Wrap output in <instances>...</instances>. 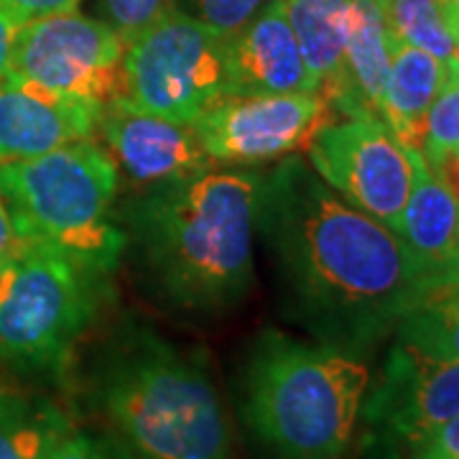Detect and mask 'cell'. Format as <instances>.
Wrapping results in <instances>:
<instances>
[{"mask_svg":"<svg viewBox=\"0 0 459 459\" xmlns=\"http://www.w3.org/2000/svg\"><path fill=\"white\" fill-rule=\"evenodd\" d=\"M444 13H446V23L452 33L457 36L459 41V0H444Z\"/></svg>","mask_w":459,"mask_h":459,"instance_id":"30","label":"cell"},{"mask_svg":"<svg viewBox=\"0 0 459 459\" xmlns=\"http://www.w3.org/2000/svg\"><path fill=\"white\" fill-rule=\"evenodd\" d=\"M117 186L113 159L92 141L0 164V197L18 235L56 247L98 273L113 271L128 246L113 217Z\"/></svg>","mask_w":459,"mask_h":459,"instance_id":"5","label":"cell"},{"mask_svg":"<svg viewBox=\"0 0 459 459\" xmlns=\"http://www.w3.org/2000/svg\"><path fill=\"white\" fill-rule=\"evenodd\" d=\"M258 235L289 314L316 342L360 358L395 334L424 281L394 230L347 204L301 159L263 179Z\"/></svg>","mask_w":459,"mask_h":459,"instance_id":"1","label":"cell"},{"mask_svg":"<svg viewBox=\"0 0 459 459\" xmlns=\"http://www.w3.org/2000/svg\"><path fill=\"white\" fill-rule=\"evenodd\" d=\"M80 0H16L13 16L23 26L33 18L54 16V13H66V11H77Z\"/></svg>","mask_w":459,"mask_h":459,"instance_id":"27","label":"cell"},{"mask_svg":"<svg viewBox=\"0 0 459 459\" xmlns=\"http://www.w3.org/2000/svg\"><path fill=\"white\" fill-rule=\"evenodd\" d=\"M90 395L138 459H232L228 416L202 355L148 327H123L100 350Z\"/></svg>","mask_w":459,"mask_h":459,"instance_id":"3","label":"cell"},{"mask_svg":"<svg viewBox=\"0 0 459 459\" xmlns=\"http://www.w3.org/2000/svg\"><path fill=\"white\" fill-rule=\"evenodd\" d=\"M459 416V360L398 342L368 380L358 434L365 459H406L434 429Z\"/></svg>","mask_w":459,"mask_h":459,"instance_id":"8","label":"cell"},{"mask_svg":"<svg viewBox=\"0 0 459 459\" xmlns=\"http://www.w3.org/2000/svg\"><path fill=\"white\" fill-rule=\"evenodd\" d=\"M23 246H26V240L16 232V225H13L11 212H8V204H5V199L0 197V258L8 261Z\"/></svg>","mask_w":459,"mask_h":459,"instance_id":"29","label":"cell"},{"mask_svg":"<svg viewBox=\"0 0 459 459\" xmlns=\"http://www.w3.org/2000/svg\"><path fill=\"white\" fill-rule=\"evenodd\" d=\"M102 108V102L8 80L0 87V164L90 141L100 128Z\"/></svg>","mask_w":459,"mask_h":459,"instance_id":"14","label":"cell"},{"mask_svg":"<svg viewBox=\"0 0 459 459\" xmlns=\"http://www.w3.org/2000/svg\"><path fill=\"white\" fill-rule=\"evenodd\" d=\"M228 95L225 36L174 8L126 41L115 98L192 126Z\"/></svg>","mask_w":459,"mask_h":459,"instance_id":"7","label":"cell"},{"mask_svg":"<svg viewBox=\"0 0 459 459\" xmlns=\"http://www.w3.org/2000/svg\"><path fill=\"white\" fill-rule=\"evenodd\" d=\"M409 153L413 181L395 235L429 279L459 268V197L429 169L421 151Z\"/></svg>","mask_w":459,"mask_h":459,"instance_id":"15","label":"cell"},{"mask_svg":"<svg viewBox=\"0 0 459 459\" xmlns=\"http://www.w3.org/2000/svg\"><path fill=\"white\" fill-rule=\"evenodd\" d=\"M395 340L439 360H459V268L421 281Z\"/></svg>","mask_w":459,"mask_h":459,"instance_id":"19","label":"cell"},{"mask_svg":"<svg viewBox=\"0 0 459 459\" xmlns=\"http://www.w3.org/2000/svg\"><path fill=\"white\" fill-rule=\"evenodd\" d=\"M0 265H3V258H0Z\"/></svg>","mask_w":459,"mask_h":459,"instance_id":"34","label":"cell"},{"mask_svg":"<svg viewBox=\"0 0 459 459\" xmlns=\"http://www.w3.org/2000/svg\"><path fill=\"white\" fill-rule=\"evenodd\" d=\"M268 0H177V8L204 21L210 29L230 36L243 29Z\"/></svg>","mask_w":459,"mask_h":459,"instance_id":"24","label":"cell"},{"mask_svg":"<svg viewBox=\"0 0 459 459\" xmlns=\"http://www.w3.org/2000/svg\"><path fill=\"white\" fill-rule=\"evenodd\" d=\"M18 29H21V23L16 21V16L5 5H0V87L11 80V54H13Z\"/></svg>","mask_w":459,"mask_h":459,"instance_id":"28","label":"cell"},{"mask_svg":"<svg viewBox=\"0 0 459 459\" xmlns=\"http://www.w3.org/2000/svg\"><path fill=\"white\" fill-rule=\"evenodd\" d=\"M446 69H449V74H452V77H457L459 80V44H457V51H455V56L449 59Z\"/></svg>","mask_w":459,"mask_h":459,"instance_id":"31","label":"cell"},{"mask_svg":"<svg viewBox=\"0 0 459 459\" xmlns=\"http://www.w3.org/2000/svg\"><path fill=\"white\" fill-rule=\"evenodd\" d=\"M316 90L332 100L342 74L352 0H281Z\"/></svg>","mask_w":459,"mask_h":459,"instance_id":"18","label":"cell"},{"mask_svg":"<svg viewBox=\"0 0 459 459\" xmlns=\"http://www.w3.org/2000/svg\"><path fill=\"white\" fill-rule=\"evenodd\" d=\"M0 5H5V8L13 13V8H16V0H0Z\"/></svg>","mask_w":459,"mask_h":459,"instance_id":"32","label":"cell"},{"mask_svg":"<svg viewBox=\"0 0 459 459\" xmlns=\"http://www.w3.org/2000/svg\"><path fill=\"white\" fill-rule=\"evenodd\" d=\"M421 156L427 164L444 159L459 161V80L452 74L429 110Z\"/></svg>","mask_w":459,"mask_h":459,"instance_id":"22","label":"cell"},{"mask_svg":"<svg viewBox=\"0 0 459 459\" xmlns=\"http://www.w3.org/2000/svg\"><path fill=\"white\" fill-rule=\"evenodd\" d=\"M177 0H102L108 23L123 36V41L148 29L153 21L174 11Z\"/></svg>","mask_w":459,"mask_h":459,"instance_id":"25","label":"cell"},{"mask_svg":"<svg viewBox=\"0 0 459 459\" xmlns=\"http://www.w3.org/2000/svg\"><path fill=\"white\" fill-rule=\"evenodd\" d=\"M377 3H383V5H388V0H377Z\"/></svg>","mask_w":459,"mask_h":459,"instance_id":"33","label":"cell"},{"mask_svg":"<svg viewBox=\"0 0 459 459\" xmlns=\"http://www.w3.org/2000/svg\"><path fill=\"white\" fill-rule=\"evenodd\" d=\"M309 166L334 195L395 232L413 181L409 148L377 115L334 117L307 146Z\"/></svg>","mask_w":459,"mask_h":459,"instance_id":"9","label":"cell"},{"mask_svg":"<svg viewBox=\"0 0 459 459\" xmlns=\"http://www.w3.org/2000/svg\"><path fill=\"white\" fill-rule=\"evenodd\" d=\"M446 77L449 69L442 59L394 39V56L377 117L394 131L403 148L421 151L429 110L442 92Z\"/></svg>","mask_w":459,"mask_h":459,"instance_id":"17","label":"cell"},{"mask_svg":"<svg viewBox=\"0 0 459 459\" xmlns=\"http://www.w3.org/2000/svg\"><path fill=\"white\" fill-rule=\"evenodd\" d=\"M98 131L117 174L143 192L197 179L214 166L192 126L135 110L117 98L105 102Z\"/></svg>","mask_w":459,"mask_h":459,"instance_id":"12","label":"cell"},{"mask_svg":"<svg viewBox=\"0 0 459 459\" xmlns=\"http://www.w3.org/2000/svg\"><path fill=\"white\" fill-rule=\"evenodd\" d=\"M100 276L41 243H26L0 265V362L59 373L98 312Z\"/></svg>","mask_w":459,"mask_h":459,"instance_id":"6","label":"cell"},{"mask_svg":"<svg viewBox=\"0 0 459 459\" xmlns=\"http://www.w3.org/2000/svg\"><path fill=\"white\" fill-rule=\"evenodd\" d=\"M123 49L110 23L80 11L33 18L16 33L11 80L105 105L117 92Z\"/></svg>","mask_w":459,"mask_h":459,"instance_id":"10","label":"cell"},{"mask_svg":"<svg viewBox=\"0 0 459 459\" xmlns=\"http://www.w3.org/2000/svg\"><path fill=\"white\" fill-rule=\"evenodd\" d=\"M385 11L395 39L449 65L459 41L446 23L444 0H388Z\"/></svg>","mask_w":459,"mask_h":459,"instance_id":"21","label":"cell"},{"mask_svg":"<svg viewBox=\"0 0 459 459\" xmlns=\"http://www.w3.org/2000/svg\"><path fill=\"white\" fill-rule=\"evenodd\" d=\"M368 380L360 355L265 329L243 370V419L271 459H347Z\"/></svg>","mask_w":459,"mask_h":459,"instance_id":"4","label":"cell"},{"mask_svg":"<svg viewBox=\"0 0 459 459\" xmlns=\"http://www.w3.org/2000/svg\"><path fill=\"white\" fill-rule=\"evenodd\" d=\"M228 95L319 92L281 0H268L243 29L225 36Z\"/></svg>","mask_w":459,"mask_h":459,"instance_id":"13","label":"cell"},{"mask_svg":"<svg viewBox=\"0 0 459 459\" xmlns=\"http://www.w3.org/2000/svg\"><path fill=\"white\" fill-rule=\"evenodd\" d=\"M394 31L388 11L377 0H352L350 31L344 44L342 74L329 105L337 117L377 115L383 87L394 56Z\"/></svg>","mask_w":459,"mask_h":459,"instance_id":"16","label":"cell"},{"mask_svg":"<svg viewBox=\"0 0 459 459\" xmlns=\"http://www.w3.org/2000/svg\"><path fill=\"white\" fill-rule=\"evenodd\" d=\"M337 113L322 92L225 95L192 123L214 164L253 166L309 146Z\"/></svg>","mask_w":459,"mask_h":459,"instance_id":"11","label":"cell"},{"mask_svg":"<svg viewBox=\"0 0 459 459\" xmlns=\"http://www.w3.org/2000/svg\"><path fill=\"white\" fill-rule=\"evenodd\" d=\"M49 459H138L115 434H100L69 424Z\"/></svg>","mask_w":459,"mask_h":459,"instance_id":"23","label":"cell"},{"mask_svg":"<svg viewBox=\"0 0 459 459\" xmlns=\"http://www.w3.org/2000/svg\"><path fill=\"white\" fill-rule=\"evenodd\" d=\"M261 195L258 174L207 171L131 202L126 235L153 289L189 312L243 301L255 276Z\"/></svg>","mask_w":459,"mask_h":459,"instance_id":"2","label":"cell"},{"mask_svg":"<svg viewBox=\"0 0 459 459\" xmlns=\"http://www.w3.org/2000/svg\"><path fill=\"white\" fill-rule=\"evenodd\" d=\"M406 459H459V416L434 429L424 442L411 449Z\"/></svg>","mask_w":459,"mask_h":459,"instance_id":"26","label":"cell"},{"mask_svg":"<svg viewBox=\"0 0 459 459\" xmlns=\"http://www.w3.org/2000/svg\"><path fill=\"white\" fill-rule=\"evenodd\" d=\"M69 424L49 398L0 388V459H49Z\"/></svg>","mask_w":459,"mask_h":459,"instance_id":"20","label":"cell"}]
</instances>
